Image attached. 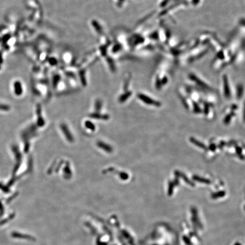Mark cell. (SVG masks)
Returning a JSON list of instances; mask_svg holds the SVG:
<instances>
[]
</instances>
